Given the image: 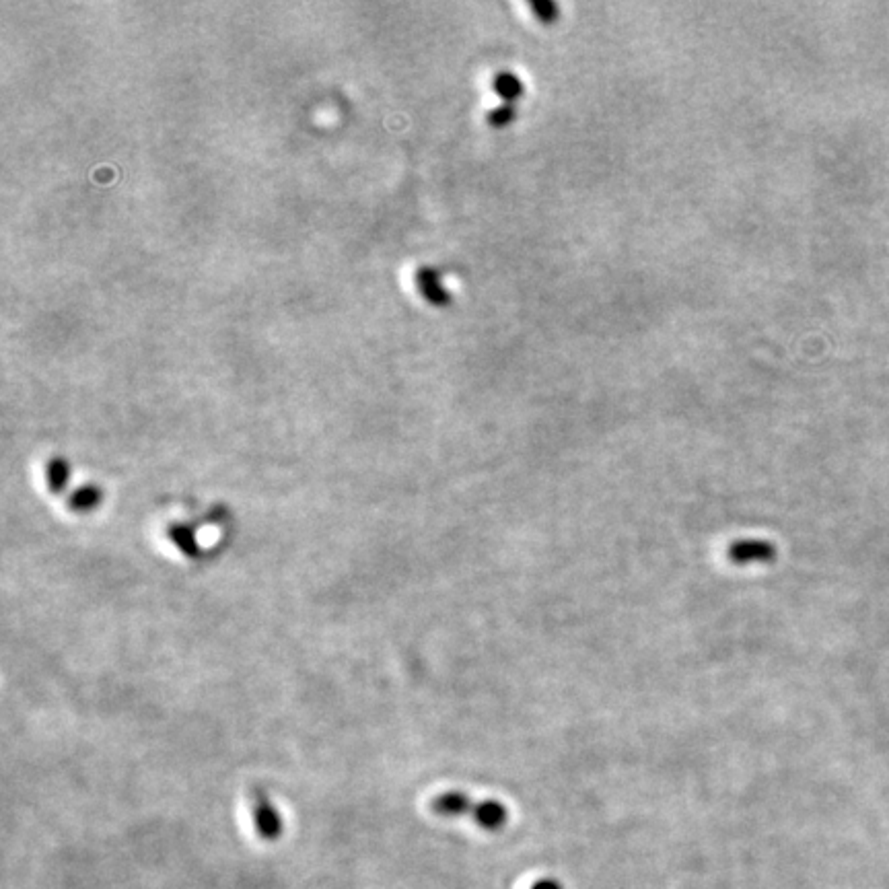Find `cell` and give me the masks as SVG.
<instances>
[{"instance_id": "30bf717a", "label": "cell", "mask_w": 889, "mask_h": 889, "mask_svg": "<svg viewBox=\"0 0 889 889\" xmlns=\"http://www.w3.org/2000/svg\"><path fill=\"white\" fill-rule=\"evenodd\" d=\"M531 11L538 17V21H542L546 25L554 23L558 17V7L554 3H548V0H544V3H533Z\"/></svg>"}, {"instance_id": "7a4b0ae2", "label": "cell", "mask_w": 889, "mask_h": 889, "mask_svg": "<svg viewBox=\"0 0 889 889\" xmlns=\"http://www.w3.org/2000/svg\"><path fill=\"white\" fill-rule=\"evenodd\" d=\"M414 282H416L418 293L422 295V299L426 303H431L435 307H447L451 303V293L445 287L443 276L437 268H433V266L418 268Z\"/></svg>"}, {"instance_id": "8fae6325", "label": "cell", "mask_w": 889, "mask_h": 889, "mask_svg": "<svg viewBox=\"0 0 889 889\" xmlns=\"http://www.w3.org/2000/svg\"><path fill=\"white\" fill-rule=\"evenodd\" d=\"M531 889H562V883H558L556 879H540L533 883Z\"/></svg>"}, {"instance_id": "52a82bcc", "label": "cell", "mask_w": 889, "mask_h": 889, "mask_svg": "<svg viewBox=\"0 0 889 889\" xmlns=\"http://www.w3.org/2000/svg\"><path fill=\"white\" fill-rule=\"evenodd\" d=\"M46 484L54 494H62L70 484V466L62 457H52L46 464Z\"/></svg>"}, {"instance_id": "ba28073f", "label": "cell", "mask_w": 889, "mask_h": 889, "mask_svg": "<svg viewBox=\"0 0 889 889\" xmlns=\"http://www.w3.org/2000/svg\"><path fill=\"white\" fill-rule=\"evenodd\" d=\"M492 89L501 99H505V103H513L523 95L525 85L515 73H507L505 70V73H499L492 79Z\"/></svg>"}, {"instance_id": "5b68a950", "label": "cell", "mask_w": 889, "mask_h": 889, "mask_svg": "<svg viewBox=\"0 0 889 889\" xmlns=\"http://www.w3.org/2000/svg\"><path fill=\"white\" fill-rule=\"evenodd\" d=\"M474 807H476V801H472L470 795L459 793V791L443 793V795L435 797L433 803H431V809H433L437 815H443V817L472 815V813H474Z\"/></svg>"}, {"instance_id": "9c48e42d", "label": "cell", "mask_w": 889, "mask_h": 889, "mask_svg": "<svg viewBox=\"0 0 889 889\" xmlns=\"http://www.w3.org/2000/svg\"><path fill=\"white\" fill-rule=\"evenodd\" d=\"M515 114H517V110H515L513 103H503V105H499V108L490 110L486 120L494 128H505L515 120Z\"/></svg>"}, {"instance_id": "277c9868", "label": "cell", "mask_w": 889, "mask_h": 889, "mask_svg": "<svg viewBox=\"0 0 889 889\" xmlns=\"http://www.w3.org/2000/svg\"><path fill=\"white\" fill-rule=\"evenodd\" d=\"M474 822L488 832H499L507 826L509 822V811L501 801L494 799H486V801H478L474 807Z\"/></svg>"}, {"instance_id": "8992f818", "label": "cell", "mask_w": 889, "mask_h": 889, "mask_svg": "<svg viewBox=\"0 0 889 889\" xmlns=\"http://www.w3.org/2000/svg\"><path fill=\"white\" fill-rule=\"evenodd\" d=\"M103 503V490L95 484H83L68 496V507L73 513H91Z\"/></svg>"}, {"instance_id": "6da1fadb", "label": "cell", "mask_w": 889, "mask_h": 889, "mask_svg": "<svg viewBox=\"0 0 889 889\" xmlns=\"http://www.w3.org/2000/svg\"><path fill=\"white\" fill-rule=\"evenodd\" d=\"M252 813H254L256 830L264 840L276 842L282 836V832H284L282 815L266 793L256 791L252 795Z\"/></svg>"}, {"instance_id": "3957f363", "label": "cell", "mask_w": 889, "mask_h": 889, "mask_svg": "<svg viewBox=\"0 0 889 889\" xmlns=\"http://www.w3.org/2000/svg\"><path fill=\"white\" fill-rule=\"evenodd\" d=\"M733 564H770L776 560V546L768 540H737L729 548Z\"/></svg>"}]
</instances>
